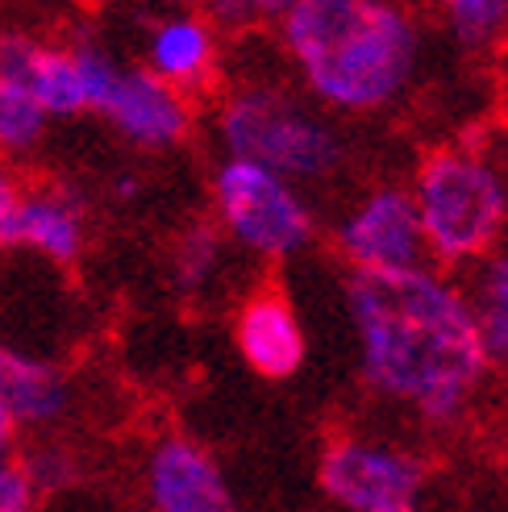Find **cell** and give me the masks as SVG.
I'll list each match as a JSON object with an SVG mask.
<instances>
[{
  "mask_svg": "<svg viewBox=\"0 0 508 512\" xmlns=\"http://www.w3.org/2000/svg\"><path fill=\"white\" fill-rule=\"evenodd\" d=\"M363 388L425 429H454L488 388L492 358L479 342L463 284L434 263L350 271L342 284Z\"/></svg>",
  "mask_w": 508,
  "mask_h": 512,
  "instance_id": "cell-1",
  "label": "cell"
},
{
  "mask_svg": "<svg viewBox=\"0 0 508 512\" xmlns=\"http://www.w3.org/2000/svg\"><path fill=\"white\" fill-rule=\"evenodd\" d=\"M275 30L300 92L338 117L396 109L425 67V25L404 0H296Z\"/></svg>",
  "mask_w": 508,
  "mask_h": 512,
  "instance_id": "cell-2",
  "label": "cell"
},
{
  "mask_svg": "<svg viewBox=\"0 0 508 512\" xmlns=\"http://www.w3.org/2000/svg\"><path fill=\"white\" fill-rule=\"evenodd\" d=\"M217 138L225 155L263 163L288 175L292 184H317L338 175L350 155V142L338 130L334 113L271 80L238 84L221 96Z\"/></svg>",
  "mask_w": 508,
  "mask_h": 512,
  "instance_id": "cell-3",
  "label": "cell"
},
{
  "mask_svg": "<svg viewBox=\"0 0 508 512\" xmlns=\"http://www.w3.org/2000/svg\"><path fill=\"white\" fill-rule=\"evenodd\" d=\"M409 192L434 267H475L508 234V175L475 146L425 155Z\"/></svg>",
  "mask_w": 508,
  "mask_h": 512,
  "instance_id": "cell-4",
  "label": "cell"
},
{
  "mask_svg": "<svg viewBox=\"0 0 508 512\" xmlns=\"http://www.w3.org/2000/svg\"><path fill=\"white\" fill-rule=\"evenodd\" d=\"M213 221L225 238L263 263L300 259L317 242V213L304 184L263 163L225 155L213 171Z\"/></svg>",
  "mask_w": 508,
  "mask_h": 512,
  "instance_id": "cell-5",
  "label": "cell"
},
{
  "mask_svg": "<svg viewBox=\"0 0 508 512\" xmlns=\"http://www.w3.org/2000/svg\"><path fill=\"white\" fill-rule=\"evenodd\" d=\"M88 109L142 150H175L192 134V96L159 80L150 67H125L92 42L71 46Z\"/></svg>",
  "mask_w": 508,
  "mask_h": 512,
  "instance_id": "cell-6",
  "label": "cell"
},
{
  "mask_svg": "<svg viewBox=\"0 0 508 512\" xmlns=\"http://www.w3.org/2000/svg\"><path fill=\"white\" fill-rule=\"evenodd\" d=\"M425 463L384 438L346 433L321 450L317 483L342 512H425Z\"/></svg>",
  "mask_w": 508,
  "mask_h": 512,
  "instance_id": "cell-7",
  "label": "cell"
},
{
  "mask_svg": "<svg viewBox=\"0 0 508 512\" xmlns=\"http://www.w3.org/2000/svg\"><path fill=\"white\" fill-rule=\"evenodd\" d=\"M334 250L350 271H400L429 263L413 192L400 184H375L354 196L334 225Z\"/></svg>",
  "mask_w": 508,
  "mask_h": 512,
  "instance_id": "cell-8",
  "label": "cell"
},
{
  "mask_svg": "<svg viewBox=\"0 0 508 512\" xmlns=\"http://www.w3.org/2000/svg\"><path fill=\"white\" fill-rule=\"evenodd\" d=\"M146 500L155 512H238L221 463L184 433H167L150 446Z\"/></svg>",
  "mask_w": 508,
  "mask_h": 512,
  "instance_id": "cell-9",
  "label": "cell"
},
{
  "mask_svg": "<svg viewBox=\"0 0 508 512\" xmlns=\"http://www.w3.org/2000/svg\"><path fill=\"white\" fill-rule=\"evenodd\" d=\"M234 346L259 379H292L309 358V338L296 304L279 288H254L234 313Z\"/></svg>",
  "mask_w": 508,
  "mask_h": 512,
  "instance_id": "cell-10",
  "label": "cell"
},
{
  "mask_svg": "<svg viewBox=\"0 0 508 512\" xmlns=\"http://www.w3.org/2000/svg\"><path fill=\"white\" fill-rule=\"evenodd\" d=\"M0 246H25L46 254L50 263L71 267L88 246V204L67 184H34L21 188L5 221Z\"/></svg>",
  "mask_w": 508,
  "mask_h": 512,
  "instance_id": "cell-11",
  "label": "cell"
},
{
  "mask_svg": "<svg viewBox=\"0 0 508 512\" xmlns=\"http://www.w3.org/2000/svg\"><path fill=\"white\" fill-rule=\"evenodd\" d=\"M146 67L171 88H180L184 96L209 92L217 84V67H221L217 25L209 17H192V13L159 21L146 38Z\"/></svg>",
  "mask_w": 508,
  "mask_h": 512,
  "instance_id": "cell-12",
  "label": "cell"
},
{
  "mask_svg": "<svg viewBox=\"0 0 508 512\" xmlns=\"http://www.w3.org/2000/svg\"><path fill=\"white\" fill-rule=\"evenodd\" d=\"M0 400L13 413L17 429H46L67 417L71 408V388L59 367L30 358L21 350L0 346Z\"/></svg>",
  "mask_w": 508,
  "mask_h": 512,
  "instance_id": "cell-13",
  "label": "cell"
},
{
  "mask_svg": "<svg viewBox=\"0 0 508 512\" xmlns=\"http://www.w3.org/2000/svg\"><path fill=\"white\" fill-rule=\"evenodd\" d=\"M467 304L492 367H508V250L484 254L467 279Z\"/></svg>",
  "mask_w": 508,
  "mask_h": 512,
  "instance_id": "cell-14",
  "label": "cell"
},
{
  "mask_svg": "<svg viewBox=\"0 0 508 512\" xmlns=\"http://www.w3.org/2000/svg\"><path fill=\"white\" fill-rule=\"evenodd\" d=\"M25 88L34 92V100L46 109V117H80V113H88L80 63H75L71 46L34 42L30 59H25Z\"/></svg>",
  "mask_w": 508,
  "mask_h": 512,
  "instance_id": "cell-15",
  "label": "cell"
},
{
  "mask_svg": "<svg viewBox=\"0 0 508 512\" xmlns=\"http://www.w3.org/2000/svg\"><path fill=\"white\" fill-rule=\"evenodd\" d=\"M225 246H230V238H225V229L217 221H192L188 229H180L171 242V284L180 296L196 300L205 296L213 288V279L221 275L225 267Z\"/></svg>",
  "mask_w": 508,
  "mask_h": 512,
  "instance_id": "cell-16",
  "label": "cell"
},
{
  "mask_svg": "<svg viewBox=\"0 0 508 512\" xmlns=\"http://www.w3.org/2000/svg\"><path fill=\"white\" fill-rule=\"evenodd\" d=\"M46 109L21 75H0V155H25L46 134Z\"/></svg>",
  "mask_w": 508,
  "mask_h": 512,
  "instance_id": "cell-17",
  "label": "cell"
},
{
  "mask_svg": "<svg viewBox=\"0 0 508 512\" xmlns=\"http://www.w3.org/2000/svg\"><path fill=\"white\" fill-rule=\"evenodd\" d=\"M438 13L463 50H488L508 34V0H438Z\"/></svg>",
  "mask_w": 508,
  "mask_h": 512,
  "instance_id": "cell-18",
  "label": "cell"
},
{
  "mask_svg": "<svg viewBox=\"0 0 508 512\" xmlns=\"http://www.w3.org/2000/svg\"><path fill=\"white\" fill-rule=\"evenodd\" d=\"M25 471H30L34 488L38 492H63L75 483V475H80V463H75V454L63 450V446H38L21 458Z\"/></svg>",
  "mask_w": 508,
  "mask_h": 512,
  "instance_id": "cell-19",
  "label": "cell"
},
{
  "mask_svg": "<svg viewBox=\"0 0 508 512\" xmlns=\"http://www.w3.org/2000/svg\"><path fill=\"white\" fill-rule=\"evenodd\" d=\"M38 508V488L21 458L0 454V512H34Z\"/></svg>",
  "mask_w": 508,
  "mask_h": 512,
  "instance_id": "cell-20",
  "label": "cell"
},
{
  "mask_svg": "<svg viewBox=\"0 0 508 512\" xmlns=\"http://www.w3.org/2000/svg\"><path fill=\"white\" fill-rule=\"evenodd\" d=\"M17 192H21V184L13 179V171L0 167V238H5V221L13 213V204H17Z\"/></svg>",
  "mask_w": 508,
  "mask_h": 512,
  "instance_id": "cell-21",
  "label": "cell"
},
{
  "mask_svg": "<svg viewBox=\"0 0 508 512\" xmlns=\"http://www.w3.org/2000/svg\"><path fill=\"white\" fill-rule=\"evenodd\" d=\"M13 433H17V421H13V413L5 408V400H0V454L13 450Z\"/></svg>",
  "mask_w": 508,
  "mask_h": 512,
  "instance_id": "cell-22",
  "label": "cell"
},
{
  "mask_svg": "<svg viewBox=\"0 0 508 512\" xmlns=\"http://www.w3.org/2000/svg\"><path fill=\"white\" fill-rule=\"evenodd\" d=\"M117 196H121V200L138 196V179H130V175H125V179H117Z\"/></svg>",
  "mask_w": 508,
  "mask_h": 512,
  "instance_id": "cell-23",
  "label": "cell"
},
{
  "mask_svg": "<svg viewBox=\"0 0 508 512\" xmlns=\"http://www.w3.org/2000/svg\"><path fill=\"white\" fill-rule=\"evenodd\" d=\"M171 5H196V0H171Z\"/></svg>",
  "mask_w": 508,
  "mask_h": 512,
  "instance_id": "cell-24",
  "label": "cell"
}]
</instances>
